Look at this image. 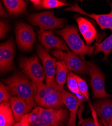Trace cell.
Masks as SVG:
<instances>
[{
  "mask_svg": "<svg viewBox=\"0 0 112 126\" xmlns=\"http://www.w3.org/2000/svg\"><path fill=\"white\" fill-rule=\"evenodd\" d=\"M67 85L68 89L71 92L75 94L78 98L81 99L86 100L82 95V94L80 92L78 87L77 82L73 77L72 72H69L67 75Z\"/></svg>",
  "mask_w": 112,
  "mask_h": 126,
  "instance_id": "obj_23",
  "label": "cell"
},
{
  "mask_svg": "<svg viewBox=\"0 0 112 126\" xmlns=\"http://www.w3.org/2000/svg\"><path fill=\"white\" fill-rule=\"evenodd\" d=\"M94 53L97 54L100 52H103L104 57L103 61L108 62V56L111 54L112 50V33L101 43H96Z\"/></svg>",
  "mask_w": 112,
  "mask_h": 126,
  "instance_id": "obj_20",
  "label": "cell"
},
{
  "mask_svg": "<svg viewBox=\"0 0 112 126\" xmlns=\"http://www.w3.org/2000/svg\"><path fill=\"white\" fill-rule=\"evenodd\" d=\"M10 107L12 110L15 122H19L25 115L30 113L26 102L21 98L12 96L9 101Z\"/></svg>",
  "mask_w": 112,
  "mask_h": 126,
  "instance_id": "obj_16",
  "label": "cell"
},
{
  "mask_svg": "<svg viewBox=\"0 0 112 126\" xmlns=\"http://www.w3.org/2000/svg\"><path fill=\"white\" fill-rule=\"evenodd\" d=\"M72 75L75 79L76 80L78 84V87L79 90L82 95L84 97L86 101H89V94H88V86L87 84V82L79 76L77 75L76 74H74V73L72 72Z\"/></svg>",
  "mask_w": 112,
  "mask_h": 126,
  "instance_id": "obj_24",
  "label": "cell"
},
{
  "mask_svg": "<svg viewBox=\"0 0 112 126\" xmlns=\"http://www.w3.org/2000/svg\"><path fill=\"white\" fill-rule=\"evenodd\" d=\"M12 94L8 86L3 83L0 84V102H4L9 103L10 100L12 97Z\"/></svg>",
  "mask_w": 112,
  "mask_h": 126,
  "instance_id": "obj_26",
  "label": "cell"
},
{
  "mask_svg": "<svg viewBox=\"0 0 112 126\" xmlns=\"http://www.w3.org/2000/svg\"><path fill=\"white\" fill-rule=\"evenodd\" d=\"M111 11L108 14H96L94 13L89 14L86 12L81 9L77 3L65 9V11H74L81 15H86L94 19L100 26L101 30L106 29H110L112 31V5L110 3Z\"/></svg>",
  "mask_w": 112,
  "mask_h": 126,
  "instance_id": "obj_12",
  "label": "cell"
},
{
  "mask_svg": "<svg viewBox=\"0 0 112 126\" xmlns=\"http://www.w3.org/2000/svg\"><path fill=\"white\" fill-rule=\"evenodd\" d=\"M77 23L80 33L83 35L88 31L94 25L89 20L81 17H76L75 18Z\"/></svg>",
  "mask_w": 112,
  "mask_h": 126,
  "instance_id": "obj_25",
  "label": "cell"
},
{
  "mask_svg": "<svg viewBox=\"0 0 112 126\" xmlns=\"http://www.w3.org/2000/svg\"><path fill=\"white\" fill-rule=\"evenodd\" d=\"M0 16H1V17L2 18H6L8 16V14L5 10L1 2V4H0Z\"/></svg>",
  "mask_w": 112,
  "mask_h": 126,
  "instance_id": "obj_32",
  "label": "cell"
},
{
  "mask_svg": "<svg viewBox=\"0 0 112 126\" xmlns=\"http://www.w3.org/2000/svg\"><path fill=\"white\" fill-rule=\"evenodd\" d=\"M48 51L42 46L37 45L36 51L43 65L46 76L45 84L49 86H54L57 85L55 79L57 61L55 58H53L50 55Z\"/></svg>",
  "mask_w": 112,
  "mask_h": 126,
  "instance_id": "obj_8",
  "label": "cell"
},
{
  "mask_svg": "<svg viewBox=\"0 0 112 126\" xmlns=\"http://www.w3.org/2000/svg\"><path fill=\"white\" fill-rule=\"evenodd\" d=\"M30 115L29 113L25 115L22 120L15 123L13 126H30Z\"/></svg>",
  "mask_w": 112,
  "mask_h": 126,
  "instance_id": "obj_29",
  "label": "cell"
},
{
  "mask_svg": "<svg viewBox=\"0 0 112 126\" xmlns=\"http://www.w3.org/2000/svg\"><path fill=\"white\" fill-rule=\"evenodd\" d=\"M38 38L42 46L47 50L59 49L63 51H70L64 41L55 35L51 31H38Z\"/></svg>",
  "mask_w": 112,
  "mask_h": 126,
  "instance_id": "obj_11",
  "label": "cell"
},
{
  "mask_svg": "<svg viewBox=\"0 0 112 126\" xmlns=\"http://www.w3.org/2000/svg\"><path fill=\"white\" fill-rule=\"evenodd\" d=\"M27 20L32 25L38 26L40 30L44 31L62 28L67 20L66 18H57L53 11L33 14L29 16Z\"/></svg>",
  "mask_w": 112,
  "mask_h": 126,
  "instance_id": "obj_4",
  "label": "cell"
},
{
  "mask_svg": "<svg viewBox=\"0 0 112 126\" xmlns=\"http://www.w3.org/2000/svg\"><path fill=\"white\" fill-rule=\"evenodd\" d=\"M2 2L11 15H21L26 11L27 3L23 0H4Z\"/></svg>",
  "mask_w": 112,
  "mask_h": 126,
  "instance_id": "obj_18",
  "label": "cell"
},
{
  "mask_svg": "<svg viewBox=\"0 0 112 126\" xmlns=\"http://www.w3.org/2000/svg\"><path fill=\"white\" fill-rule=\"evenodd\" d=\"M15 120L12 110L8 102L0 104V126H13Z\"/></svg>",
  "mask_w": 112,
  "mask_h": 126,
  "instance_id": "obj_17",
  "label": "cell"
},
{
  "mask_svg": "<svg viewBox=\"0 0 112 126\" xmlns=\"http://www.w3.org/2000/svg\"><path fill=\"white\" fill-rule=\"evenodd\" d=\"M8 86L12 95L24 99L31 110L37 107L34 100L37 87L26 75L21 73H16L3 80Z\"/></svg>",
  "mask_w": 112,
  "mask_h": 126,
  "instance_id": "obj_1",
  "label": "cell"
},
{
  "mask_svg": "<svg viewBox=\"0 0 112 126\" xmlns=\"http://www.w3.org/2000/svg\"><path fill=\"white\" fill-rule=\"evenodd\" d=\"M108 126H112V121L111 122V123L108 125Z\"/></svg>",
  "mask_w": 112,
  "mask_h": 126,
  "instance_id": "obj_33",
  "label": "cell"
},
{
  "mask_svg": "<svg viewBox=\"0 0 112 126\" xmlns=\"http://www.w3.org/2000/svg\"><path fill=\"white\" fill-rule=\"evenodd\" d=\"M33 7L36 9H51L68 5V4L58 0H31Z\"/></svg>",
  "mask_w": 112,
  "mask_h": 126,
  "instance_id": "obj_21",
  "label": "cell"
},
{
  "mask_svg": "<svg viewBox=\"0 0 112 126\" xmlns=\"http://www.w3.org/2000/svg\"><path fill=\"white\" fill-rule=\"evenodd\" d=\"M63 89L61 88L58 85L55 86L43 99L37 103V105L40 107L46 109L55 110L64 109L62 97Z\"/></svg>",
  "mask_w": 112,
  "mask_h": 126,
  "instance_id": "obj_13",
  "label": "cell"
},
{
  "mask_svg": "<svg viewBox=\"0 0 112 126\" xmlns=\"http://www.w3.org/2000/svg\"><path fill=\"white\" fill-rule=\"evenodd\" d=\"M93 108L100 118L105 126H108L112 121V100L105 99L95 102Z\"/></svg>",
  "mask_w": 112,
  "mask_h": 126,
  "instance_id": "obj_15",
  "label": "cell"
},
{
  "mask_svg": "<svg viewBox=\"0 0 112 126\" xmlns=\"http://www.w3.org/2000/svg\"><path fill=\"white\" fill-rule=\"evenodd\" d=\"M30 126H64L70 113L65 109L55 110L37 107L29 113Z\"/></svg>",
  "mask_w": 112,
  "mask_h": 126,
  "instance_id": "obj_2",
  "label": "cell"
},
{
  "mask_svg": "<svg viewBox=\"0 0 112 126\" xmlns=\"http://www.w3.org/2000/svg\"><path fill=\"white\" fill-rule=\"evenodd\" d=\"M80 126H96L93 118H89L83 121Z\"/></svg>",
  "mask_w": 112,
  "mask_h": 126,
  "instance_id": "obj_30",
  "label": "cell"
},
{
  "mask_svg": "<svg viewBox=\"0 0 112 126\" xmlns=\"http://www.w3.org/2000/svg\"><path fill=\"white\" fill-rule=\"evenodd\" d=\"M19 62L20 68L36 87L39 84L43 83L46 78L44 68L41 65L37 56L21 57Z\"/></svg>",
  "mask_w": 112,
  "mask_h": 126,
  "instance_id": "obj_5",
  "label": "cell"
},
{
  "mask_svg": "<svg viewBox=\"0 0 112 126\" xmlns=\"http://www.w3.org/2000/svg\"><path fill=\"white\" fill-rule=\"evenodd\" d=\"M52 55L58 60L65 63L69 71L83 75H89L88 62L83 61L74 52H66L59 49L51 51Z\"/></svg>",
  "mask_w": 112,
  "mask_h": 126,
  "instance_id": "obj_6",
  "label": "cell"
},
{
  "mask_svg": "<svg viewBox=\"0 0 112 126\" xmlns=\"http://www.w3.org/2000/svg\"><path fill=\"white\" fill-rule=\"evenodd\" d=\"M15 47L12 38L0 45V70L2 73L12 70L14 68L13 59Z\"/></svg>",
  "mask_w": 112,
  "mask_h": 126,
  "instance_id": "obj_10",
  "label": "cell"
},
{
  "mask_svg": "<svg viewBox=\"0 0 112 126\" xmlns=\"http://www.w3.org/2000/svg\"><path fill=\"white\" fill-rule=\"evenodd\" d=\"M89 106L90 108V109L91 110V114H92L93 115V118L94 120L95 124H96V126H100V125L99 124L98 122V120L97 119V114L95 111V110H94L93 106H92V104H91L90 103H89Z\"/></svg>",
  "mask_w": 112,
  "mask_h": 126,
  "instance_id": "obj_31",
  "label": "cell"
},
{
  "mask_svg": "<svg viewBox=\"0 0 112 126\" xmlns=\"http://www.w3.org/2000/svg\"><path fill=\"white\" fill-rule=\"evenodd\" d=\"M15 31L19 48L25 52L31 51L33 48L36 36L33 28L26 23L18 21L16 24Z\"/></svg>",
  "mask_w": 112,
  "mask_h": 126,
  "instance_id": "obj_7",
  "label": "cell"
},
{
  "mask_svg": "<svg viewBox=\"0 0 112 126\" xmlns=\"http://www.w3.org/2000/svg\"><path fill=\"white\" fill-rule=\"evenodd\" d=\"M54 86H49L43 83L39 84L37 86V91L34 96V100L36 103L37 104L43 99L52 90Z\"/></svg>",
  "mask_w": 112,
  "mask_h": 126,
  "instance_id": "obj_22",
  "label": "cell"
},
{
  "mask_svg": "<svg viewBox=\"0 0 112 126\" xmlns=\"http://www.w3.org/2000/svg\"><path fill=\"white\" fill-rule=\"evenodd\" d=\"M62 97L64 106L69 110L70 116L67 126H75L76 115L80 104L86 100L78 98L76 95L62 89Z\"/></svg>",
  "mask_w": 112,
  "mask_h": 126,
  "instance_id": "obj_14",
  "label": "cell"
},
{
  "mask_svg": "<svg viewBox=\"0 0 112 126\" xmlns=\"http://www.w3.org/2000/svg\"><path fill=\"white\" fill-rule=\"evenodd\" d=\"M69 71H70L64 62L57 61L56 66V81L61 88L63 89Z\"/></svg>",
  "mask_w": 112,
  "mask_h": 126,
  "instance_id": "obj_19",
  "label": "cell"
},
{
  "mask_svg": "<svg viewBox=\"0 0 112 126\" xmlns=\"http://www.w3.org/2000/svg\"><path fill=\"white\" fill-rule=\"evenodd\" d=\"M54 32L62 37L70 49L82 60L85 61V55L92 56L96 47L95 44L92 46L86 45L84 41L81 39L78 30L75 26L67 25L62 30H55Z\"/></svg>",
  "mask_w": 112,
  "mask_h": 126,
  "instance_id": "obj_3",
  "label": "cell"
},
{
  "mask_svg": "<svg viewBox=\"0 0 112 126\" xmlns=\"http://www.w3.org/2000/svg\"><path fill=\"white\" fill-rule=\"evenodd\" d=\"M10 26L7 21L1 20L0 22V38L3 39L8 34L10 30Z\"/></svg>",
  "mask_w": 112,
  "mask_h": 126,
  "instance_id": "obj_28",
  "label": "cell"
},
{
  "mask_svg": "<svg viewBox=\"0 0 112 126\" xmlns=\"http://www.w3.org/2000/svg\"><path fill=\"white\" fill-rule=\"evenodd\" d=\"M83 36L86 42L87 46H90L91 43L97 38L98 36L97 31L95 26L94 25Z\"/></svg>",
  "mask_w": 112,
  "mask_h": 126,
  "instance_id": "obj_27",
  "label": "cell"
},
{
  "mask_svg": "<svg viewBox=\"0 0 112 126\" xmlns=\"http://www.w3.org/2000/svg\"><path fill=\"white\" fill-rule=\"evenodd\" d=\"M90 69V85L94 98H104L110 96L105 89V78L99 67L92 61L88 62Z\"/></svg>",
  "mask_w": 112,
  "mask_h": 126,
  "instance_id": "obj_9",
  "label": "cell"
}]
</instances>
